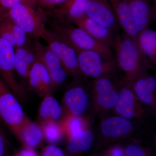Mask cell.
<instances>
[{"instance_id": "1", "label": "cell", "mask_w": 156, "mask_h": 156, "mask_svg": "<svg viewBox=\"0 0 156 156\" xmlns=\"http://www.w3.org/2000/svg\"><path fill=\"white\" fill-rule=\"evenodd\" d=\"M113 48L115 51L116 64L125 74L127 85L130 86L151 67V62L140 50L136 41L126 34L115 36Z\"/></svg>"}, {"instance_id": "2", "label": "cell", "mask_w": 156, "mask_h": 156, "mask_svg": "<svg viewBox=\"0 0 156 156\" xmlns=\"http://www.w3.org/2000/svg\"><path fill=\"white\" fill-rule=\"evenodd\" d=\"M1 17L9 19L20 27L30 38H41L48 24L46 12L37 5L35 0H24L3 14Z\"/></svg>"}, {"instance_id": "3", "label": "cell", "mask_w": 156, "mask_h": 156, "mask_svg": "<svg viewBox=\"0 0 156 156\" xmlns=\"http://www.w3.org/2000/svg\"><path fill=\"white\" fill-rule=\"evenodd\" d=\"M48 17H48L50 29L67 41L75 49L92 50L99 53L105 59H113L111 48L96 41L82 29L72 23Z\"/></svg>"}, {"instance_id": "4", "label": "cell", "mask_w": 156, "mask_h": 156, "mask_svg": "<svg viewBox=\"0 0 156 156\" xmlns=\"http://www.w3.org/2000/svg\"><path fill=\"white\" fill-rule=\"evenodd\" d=\"M41 38L60 60L67 75L74 77L80 76L76 52L69 43L50 29H46Z\"/></svg>"}, {"instance_id": "5", "label": "cell", "mask_w": 156, "mask_h": 156, "mask_svg": "<svg viewBox=\"0 0 156 156\" xmlns=\"http://www.w3.org/2000/svg\"><path fill=\"white\" fill-rule=\"evenodd\" d=\"M14 48L0 37V77L8 85L20 102L25 99L26 92L15 74Z\"/></svg>"}, {"instance_id": "6", "label": "cell", "mask_w": 156, "mask_h": 156, "mask_svg": "<svg viewBox=\"0 0 156 156\" xmlns=\"http://www.w3.org/2000/svg\"><path fill=\"white\" fill-rule=\"evenodd\" d=\"M75 49L81 74L96 79L106 76L116 67L115 59H105L99 53L92 50Z\"/></svg>"}, {"instance_id": "7", "label": "cell", "mask_w": 156, "mask_h": 156, "mask_svg": "<svg viewBox=\"0 0 156 156\" xmlns=\"http://www.w3.org/2000/svg\"><path fill=\"white\" fill-rule=\"evenodd\" d=\"M25 116L20 101L0 77V120L12 132Z\"/></svg>"}, {"instance_id": "8", "label": "cell", "mask_w": 156, "mask_h": 156, "mask_svg": "<svg viewBox=\"0 0 156 156\" xmlns=\"http://www.w3.org/2000/svg\"><path fill=\"white\" fill-rule=\"evenodd\" d=\"M34 44L36 56L44 65L50 76L53 91L64 83L67 73L60 60L48 46H44L39 40H34Z\"/></svg>"}, {"instance_id": "9", "label": "cell", "mask_w": 156, "mask_h": 156, "mask_svg": "<svg viewBox=\"0 0 156 156\" xmlns=\"http://www.w3.org/2000/svg\"><path fill=\"white\" fill-rule=\"evenodd\" d=\"M138 100L130 86L123 87L119 93L118 102L115 108L117 114L129 120L142 118L144 110Z\"/></svg>"}, {"instance_id": "10", "label": "cell", "mask_w": 156, "mask_h": 156, "mask_svg": "<svg viewBox=\"0 0 156 156\" xmlns=\"http://www.w3.org/2000/svg\"><path fill=\"white\" fill-rule=\"evenodd\" d=\"M86 15L113 31L116 30L119 26L108 0H89Z\"/></svg>"}, {"instance_id": "11", "label": "cell", "mask_w": 156, "mask_h": 156, "mask_svg": "<svg viewBox=\"0 0 156 156\" xmlns=\"http://www.w3.org/2000/svg\"><path fill=\"white\" fill-rule=\"evenodd\" d=\"M72 24L82 29L98 41L110 48L113 47L115 39L114 31L87 15L76 20Z\"/></svg>"}, {"instance_id": "12", "label": "cell", "mask_w": 156, "mask_h": 156, "mask_svg": "<svg viewBox=\"0 0 156 156\" xmlns=\"http://www.w3.org/2000/svg\"><path fill=\"white\" fill-rule=\"evenodd\" d=\"M12 132L25 147L36 148L42 144L44 139L41 126L31 121L26 116Z\"/></svg>"}, {"instance_id": "13", "label": "cell", "mask_w": 156, "mask_h": 156, "mask_svg": "<svg viewBox=\"0 0 156 156\" xmlns=\"http://www.w3.org/2000/svg\"><path fill=\"white\" fill-rule=\"evenodd\" d=\"M119 25L125 34L136 42L138 32L131 14L129 2L126 0H108Z\"/></svg>"}, {"instance_id": "14", "label": "cell", "mask_w": 156, "mask_h": 156, "mask_svg": "<svg viewBox=\"0 0 156 156\" xmlns=\"http://www.w3.org/2000/svg\"><path fill=\"white\" fill-rule=\"evenodd\" d=\"M89 0H68L66 2L46 12L47 15L68 23L86 15V8Z\"/></svg>"}, {"instance_id": "15", "label": "cell", "mask_w": 156, "mask_h": 156, "mask_svg": "<svg viewBox=\"0 0 156 156\" xmlns=\"http://www.w3.org/2000/svg\"><path fill=\"white\" fill-rule=\"evenodd\" d=\"M27 79L30 88L40 96L44 97L51 94L52 89L50 76L46 67L37 56Z\"/></svg>"}, {"instance_id": "16", "label": "cell", "mask_w": 156, "mask_h": 156, "mask_svg": "<svg viewBox=\"0 0 156 156\" xmlns=\"http://www.w3.org/2000/svg\"><path fill=\"white\" fill-rule=\"evenodd\" d=\"M34 41L30 39L27 44L14 48V65L20 76L28 78L31 69L36 59Z\"/></svg>"}, {"instance_id": "17", "label": "cell", "mask_w": 156, "mask_h": 156, "mask_svg": "<svg viewBox=\"0 0 156 156\" xmlns=\"http://www.w3.org/2000/svg\"><path fill=\"white\" fill-rule=\"evenodd\" d=\"M130 86L139 100L151 107H155V78L145 73L136 78Z\"/></svg>"}, {"instance_id": "18", "label": "cell", "mask_w": 156, "mask_h": 156, "mask_svg": "<svg viewBox=\"0 0 156 156\" xmlns=\"http://www.w3.org/2000/svg\"><path fill=\"white\" fill-rule=\"evenodd\" d=\"M133 129V125L131 121L120 116L105 119L101 125V130L104 136L112 139L126 136Z\"/></svg>"}, {"instance_id": "19", "label": "cell", "mask_w": 156, "mask_h": 156, "mask_svg": "<svg viewBox=\"0 0 156 156\" xmlns=\"http://www.w3.org/2000/svg\"><path fill=\"white\" fill-rule=\"evenodd\" d=\"M64 101L72 115L80 116L88 106L89 97L82 87L75 86L70 88L65 93Z\"/></svg>"}, {"instance_id": "20", "label": "cell", "mask_w": 156, "mask_h": 156, "mask_svg": "<svg viewBox=\"0 0 156 156\" xmlns=\"http://www.w3.org/2000/svg\"><path fill=\"white\" fill-rule=\"evenodd\" d=\"M131 14L138 32L148 27L151 21V10L148 0H130Z\"/></svg>"}, {"instance_id": "21", "label": "cell", "mask_w": 156, "mask_h": 156, "mask_svg": "<svg viewBox=\"0 0 156 156\" xmlns=\"http://www.w3.org/2000/svg\"><path fill=\"white\" fill-rule=\"evenodd\" d=\"M136 43L143 54L151 63L156 62V31L147 28L138 34Z\"/></svg>"}, {"instance_id": "22", "label": "cell", "mask_w": 156, "mask_h": 156, "mask_svg": "<svg viewBox=\"0 0 156 156\" xmlns=\"http://www.w3.org/2000/svg\"><path fill=\"white\" fill-rule=\"evenodd\" d=\"M93 134L92 131L86 130L79 135L71 136L67 144V153L69 156H76L89 150L92 147Z\"/></svg>"}, {"instance_id": "23", "label": "cell", "mask_w": 156, "mask_h": 156, "mask_svg": "<svg viewBox=\"0 0 156 156\" xmlns=\"http://www.w3.org/2000/svg\"><path fill=\"white\" fill-rule=\"evenodd\" d=\"M61 107L58 101L51 94L45 95L39 109L38 116L41 123L48 121H56L62 115Z\"/></svg>"}, {"instance_id": "24", "label": "cell", "mask_w": 156, "mask_h": 156, "mask_svg": "<svg viewBox=\"0 0 156 156\" xmlns=\"http://www.w3.org/2000/svg\"><path fill=\"white\" fill-rule=\"evenodd\" d=\"M95 103L104 109L115 108L118 102L119 93L114 86L96 89L93 91Z\"/></svg>"}, {"instance_id": "25", "label": "cell", "mask_w": 156, "mask_h": 156, "mask_svg": "<svg viewBox=\"0 0 156 156\" xmlns=\"http://www.w3.org/2000/svg\"><path fill=\"white\" fill-rule=\"evenodd\" d=\"M44 139L50 144L58 143L62 139L63 128L56 121H48L41 123Z\"/></svg>"}, {"instance_id": "26", "label": "cell", "mask_w": 156, "mask_h": 156, "mask_svg": "<svg viewBox=\"0 0 156 156\" xmlns=\"http://www.w3.org/2000/svg\"><path fill=\"white\" fill-rule=\"evenodd\" d=\"M66 125L69 137L79 135L85 131L83 120L78 116L71 115L66 121Z\"/></svg>"}, {"instance_id": "27", "label": "cell", "mask_w": 156, "mask_h": 156, "mask_svg": "<svg viewBox=\"0 0 156 156\" xmlns=\"http://www.w3.org/2000/svg\"><path fill=\"white\" fill-rule=\"evenodd\" d=\"M124 151L126 156H151L147 149L136 144H129Z\"/></svg>"}, {"instance_id": "28", "label": "cell", "mask_w": 156, "mask_h": 156, "mask_svg": "<svg viewBox=\"0 0 156 156\" xmlns=\"http://www.w3.org/2000/svg\"><path fill=\"white\" fill-rule=\"evenodd\" d=\"M41 156H66L64 151L55 144L46 146L42 151Z\"/></svg>"}, {"instance_id": "29", "label": "cell", "mask_w": 156, "mask_h": 156, "mask_svg": "<svg viewBox=\"0 0 156 156\" xmlns=\"http://www.w3.org/2000/svg\"><path fill=\"white\" fill-rule=\"evenodd\" d=\"M68 0H38L36 1L37 5L42 9L51 10L66 2Z\"/></svg>"}, {"instance_id": "30", "label": "cell", "mask_w": 156, "mask_h": 156, "mask_svg": "<svg viewBox=\"0 0 156 156\" xmlns=\"http://www.w3.org/2000/svg\"><path fill=\"white\" fill-rule=\"evenodd\" d=\"M24 0H0V17L7 11Z\"/></svg>"}, {"instance_id": "31", "label": "cell", "mask_w": 156, "mask_h": 156, "mask_svg": "<svg viewBox=\"0 0 156 156\" xmlns=\"http://www.w3.org/2000/svg\"><path fill=\"white\" fill-rule=\"evenodd\" d=\"M9 146L8 140L0 128V156H8Z\"/></svg>"}, {"instance_id": "32", "label": "cell", "mask_w": 156, "mask_h": 156, "mask_svg": "<svg viewBox=\"0 0 156 156\" xmlns=\"http://www.w3.org/2000/svg\"><path fill=\"white\" fill-rule=\"evenodd\" d=\"M103 156H126L125 151L119 146H115L110 148Z\"/></svg>"}, {"instance_id": "33", "label": "cell", "mask_w": 156, "mask_h": 156, "mask_svg": "<svg viewBox=\"0 0 156 156\" xmlns=\"http://www.w3.org/2000/svg\"><path fill=\"white\" fill-rule=\"evenodd\" d=\"M20 156H39L35 149L24 147L18 153Z\"/></svg>"}, {"instance_id": "34", "label": "cell", "mask_w": 156, "mask_h": 156, "mask_svg": "<svg viewBox=\"0 0 156 156\" xmlns=\"http://www.w3.org/2000/svg\"><path fill=\"white\" fill-rule=\"evenodd\" d=\"M11 156H20V154L18 153L15 154H14L12 155Z\"/></svg>"}, {"instance_id": "35", "label": "cell", "mask_w": 156, "mask_h": 156, "mask_svg": "<svg viewBox=\"0 0 156 156\" xmlns=\"http://www.w3.org/2000/svg\"><path fill=\"white\" fill-rule=\"evenodd\" d=\"M126 1H128V2H129V1H130V0H126Z\"/></svg>"}, {"instance_id": "36", "label": "cell", "mask_w": 156, "mask_h": 156, "mask_svg": "<svg viewBox=\"0 0 156 156\" xmlns=\"http://www.w3.org/2000/svg\"><path fill=\"white\" fill-rule=\"evenodd\" d=\"M36 1H38V0H35Z\"/></svg>"}]
</instances>
